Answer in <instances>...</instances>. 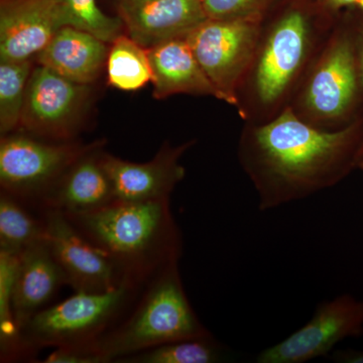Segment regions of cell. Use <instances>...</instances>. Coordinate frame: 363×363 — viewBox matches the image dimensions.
<instances>
[{
  "mask_svg": "<svg viewBox=\"0 0 363 363\" xmlns=\"http://www.w3.org/2000/svg\"><path fill=\"white\" fill-rule=\"evenodd\" d=\"M338 363H363V350H338L332 355Z\"/></svg>",
  "mask_w": 363,
  "mask_h": 363,
  "instance_id": "obj_27",
  "label": "cell"
},
{
  "mask_svg": "<svg viewBox=\"0 0 363 363\" xmlns=\"http://www.w3.org/2000/svg\"><path fill=\"white\" fill-rule=\"evenodd\" d=\"M133 312L92 342L107 362L186 339L210 337L189 302L178 262L145 284Z\"/></svg>",
  "mask_w": 363,
  "mask_h": 363,
  "instance_id": "obj_3",
  "label": "cell"
},
{
  "mask_svg": "<svg viewBox=\"0 0 363 363\" xmlns=\"http://www.w3.org/2000/svg\"><path fill=\"white\" fill-rule=\"evenodd\" d=\"M257 33V21L207 20L185 38L218 99L235 104L236 85L252 59Z\"/></svg>",
  "mask_w": 363,
  "mask_h": 363,
  "instance_id": "obj_6",
  "label": "cell"
},
{
  "mask_svg": "<svg viewBox=\"0 0 363 363\" xmlns=\"http://www.w3.org/2000/svg\"><path fill=\"white\" fill-rule=\"evenodd\" d=\"M360 166H362V168L363 169V161L360 162Z\"/></svg>",
  "mask_w": 363,
  "mask_h": 363,
  "instance_id": "obj_30",
  "label": "cell"
},
{
  "mask_svg": "<svg viewBox=\"0 0 363 363\" xmlns=\"http://www.w3.org/2000/svg\"><path fill=\"white\" fill-rule=\"evenodd\" d=\"M269 0H201L208 20L231 21L259 18Z\"/></svg>",
  "mask_w": 363,
  "mask_h": 363,
  "instance_id": "obj_25",
  "label": "cell"
},
{
  "mask_svg": "<svg viewBox=\"0 0 363 363\" xmlns=\"http://www.w3.org/2000/svg\"><path fill=\"white\" fill-rule=\"evenodd\" d=\"M357 85L354 60L350 45H337L315 74L307 94L310 108L324 116L345 111Z\"/></svg>",
  "mask_w": 363,
  "mask_h": 363,
  "instance_id": "obj_18",
  "label": "cell"
},
{
  "mask_svg": "<svg viewBox=\"0 0 363 363\" xmlns=\"http://www.w3.org/2000/svg\"><path fill=\"white\" fill-rule=\"evenodd\" d=\"M106 67L108 83L116 89L131 92L152 82L149 50L128 35H119L111 43Z\"/></svg>",
  "mask_w": 363,
  "mask_h": 363,
  "instance_id": "obj_20",
  "label": "cell"
},
{
  "mask_svg": "<svg viewBox=\"0 0 363 363\" xmlns=\"http://www.w3.org/2000/svg\"><path fill=\"white\" fill-rule=\"evenodd\" d=\"M352 131L318 130L286 109L253 133V164L262 211L303 199L337 179Z\"/></svg>",
  "mask_w": 363,
  "mask_h": 363,
  "instance_id": "obj_1",
  "label": "cell"
},
{
  "mask_svg": "<svg viewBox=\"0 0 363 363\" xmlns=\"http://www.w3.org/2000/svg\"><path fill=\"white\" fill-rule=\"evenodd\" d=\"M65 215L111 259L123 279L136 285H145L162 269L179 262L183 253L169 199L114 200L94 211Z\"/></svg>",
  "mask_w": 363,
  "mask_h": 363,
  "instance_id": "obj_2",
  "label": "cell"
},
{
  "mask_svg": "<svg viewBox=\"0 0 363 363\" xmlns=\"http://www.w3.org/2000/svg\"><path fill=\"white\" fill-rule=\"evenodd\" d=\"M188 145L172 147L164 145L147 162L124 161L102 152L101 162L111 178L116 200L147 202L169 199L177 184L185 177L179 160Z\"/></svg>",
  "mask_w": 363,
  "mask_h": 363,
  "instance_id": "obj_11",
  "label": "cell"
},
{
  "mask_svg": "<svg viewBox=\"0 0 363 363\" xmlns=\"http://www.w3.org/2000/svg\"><path fill=\"white\" fill-rule=\"evenodd\" d=\"M307 26L302 13H289L267 42L257 70V90L262 101L272 102L283 93L304 55Z\"/></svg>",
  "mask_w": 363,
  "mask_h": 363,
  "instance_id": "obj_15",
  "label": "cell"
},
{
  "mask_svg": "<svg viewBox=\"0 0 363 363\" xmlns=\"http://www.w3.org/2000/svg\"><path fill=\"white\" fill-rule=\"evenodd\" d=\"M335 6H343L348 4H357L358 0H331Z\"/></svg>",
  "mask_w": 363,
  "mask_h": 363,
  "instance_id": "obj_28",
  "label": "cell"
},
{
  "mask_svg": "<svg viewBox=\"0 0 363 363\" xmlns=\"http://www.w3.org/2000/svg\"><path fill=\"white\" fill-rule=\"evenodd\" d=\"M43 363H108L92 343L57 347Z\"/></svg>",
  "mask_w": 363,
  "mask_h": 363,
  "instance_id": "obj_26",
  "label": "cell"
},
{
  "mask_svg": "<svg viewBox=\"0 0 363 363\" xmlns=\"http://www.w3.org/2000/svg\"><path fill=\"white\" fill-rule=\"evenodd\" d=\"M60 4L66 26L85 30L106 44L123 35L121 18L105 14L97 0H60Z\"/></svg>",
  "mask_w": 363,
  "mask_h": 363,
  "instance_id": "obj_24",
  "label": "cell"
},
{
  "mask_svg": "<svg viewBox=\"0 0 363 363\" xmlns=\"http://www.w3.org/2000/svg\"><path fill=\"white\" fill-rule=\"evenodd\" d=\"M20 255L0 252V358L1 362L30 357L13 315V289Z\"/></svg>",
  "mask_w": 363,
  "mask_h": 363,
  "instance_id": "obj_21",
  "label": "cell"
},
{
  "mask_svg": "<svg viewBox=\"0 0 363 363\" xmlns=\"http://www.w3.org/2000/svg\"><path fill=\"white\" fill-rule=\"evenodd\" d=\"M63 26H67L60 0H2L0 62L37 57Z\"/></svg>",
  "mask_w": 363,
  "mask_h": 363,
  "instance_id": "obj_10",
  "label": "cell"
},
{
  "mask_svg": "<svg viewBox=\"0 0 363 363\" xmlns=\"http://www.w3.org/2000/svg\"><path fill=\"white\" fill-rule=\"evenodd\" d=\"M32 62H0V133L11 135L21 125Z\"/></svg>",
  "mask_w": 363,
  "mask_h": 363,
  "instance_id": "obj_23",
  "label": "cell"
},
{
  "mask_svg": "<svg viewBox=\"0 0 363 363\" xmlns=\"http://www.w3.org/2000/svg\"><path fill=\"white\" fill-rule=\"evenodd\" d=\"M118 9L128 35L147 49L185 39L208 20L201 0H121Z\"/></svg>",
  "mask_w": 363,
  "mask_h": 363,
  "instance_id": "obj_12",
  "label": "cell"
},
{
  "mask_svg": "<svg viewBox=\"0 0 363 363\" xmlns=\"http://www.w3.org/2000/svg\"><path fill=\"white\" fill-rule=\"evenodd\" d=\"M149 50L154 97L164 99L179 93L213 95L217 92L186 39L162 43Z\"/></svg>",
  "mask_w": 363,
  "mask_h": 363,
  "instance_id": "obj_17",
  "label": "cell"
},
{
  "mask_svg": "<svg viewBox=\"0 0 363 363\" xmlns=\"http://www.w3.org/2000/svg\"><path fill=\"white\" fill-rule=\"evenodd\" d=\"M101 143L87 150L67 169L38 206L64 214L86 213L114 200L113 186L101 162Z\"/></svg>",
  "mask_w": 363,
  "mask_h": 363,
  "instance_id": "obj_13",
  "label": "cell"
},
{
  "mask_svg": "<svg viewBox=\"0 0 363 363\" xmlns=\"http://www.w3.org/2000/svg\"><path fill=\"white\" fill-rule=\"evenodd\" d=\"M87 86L47 67H35L26 88L21 125L35 135L68 138L84 106Z\"/></svg>",
  "mask_w": 363,
  "mask_h": 363,
  "instance_id": "obj_9",
  "label": "cell"
},
{
  "mask_svg": "<svg viewBox=\"0 0 363 363\" xmlns=\"http://www.w3.org/2000/svg\"><path fill=\"white\" fill-rule=\"evenodd\" d=\"M47 240L43 216L37 218L21 200L2 191L0 195V252L21 255Z\"/></svg>",
  "mask_w": 363,
  "mask_h": 363,
  "instance_id": "obj_19",
  "label": "cell"
},
{
  "mask_svg": "<svg viewBox=\"0 0 363 363\" xmlns=\"http://www.w3.org/2000/svg\"><path fill=\"white\" fill-rule=\"evenodd\" d=\"M143 286L124 281L114 290L76 292L63 302L45 308L32 318L21 333L28 355L44 347L94 342L117 323Z\"/></svg>",
  "mask_w": 363,
  "mask_h": 363,
  "instance_id": "obj_4",
  "label": "cell"
},
{
  "mask_svg": "<svg viewBox=\"0 0 363 363\" xmlns=\"http://www.w3.org/2000/svg\"><path fill=\"white\" fill-rule=\"evenodd\" d=\"M357 4H359V6H362V9H363V0H358Z\"/></svg>",
  "mask_w": 363,
  "mask_h": 363,
  "instance_id": "obj_29",
  "label": "cell"
},
{
  "mask_svg": "<svg viewBox=\"0 0 363 363\" xmlns=\"http://www.w3.org/2000/svg\"><path fill=\"white\" fill-rule=\"evenodd\" d=\"M363 334V302L341 295L318 306L310 321L262 350L257 363H304L328 354L336 344Z\"/></svg>",
  "mask_w": 363,
  "mask_h": 363,
  "instance_id": "obj_7",
  "label": "cell"
},
{
  "mask_svg": "<svg viewBox=\"0 0 363 363\" xmlns=\"http://www.w3.org/2000/svg\"><path fill=\"white\" fill-rule=\"evenodd\" d=\"M222 348L213 336L162 344L119 358L116 363H215L220 362Z\"/></svg>",
  "mask_w": 363,
  "mask_h": 363,
  "instance_id": "obj_22",
  "label": "cell"
},
{
  "mask_svg": "<svg viewBox=\"0 0 363 363\" xmlns=\"http://www.w3.org/2000/svg\"><path fill=\"white\" fill-rule=\"evenodd\" d=\"M97 143L54 145L28 135H7L0 143L2 191L23 202L37 203L78 157Z\"/></svg>",
  "mask_w": 363,
  "mask_h": 363,
  "instance_id": "obj_5",
  "label": "cell"
},
{
  "mask_svg": "<svg viewBox=\"0 0 363 363\" xmlns=\"http://www.w3.org/2000/svg\"><path fill=\"white\" fill-rule=\"evenodd\" d=\"M108 56L106 43L73 26H63L37 56L39 65L89 85L99 77Z\"/></svg>",
  "mask_w": 363,
  "mask_h": 363,
  "instance_id": "obj_16",
  "label": "cell"
},
{
  "mask_svg": "<svg viewBox=\"0 0 363 363\" xmlns=\"http://www.w3.org/2000/svg\"><path fill=\"white\" fill-rule=\"evenodd\" d=\"M64 285H67L65 274L55 259L47 240L21 253L13 298L14 320L21 333Z\"/></svg>",
  "mask_w": 363,
  "mask_h": 363,
  "instance_id": "obj_14",
  "label": "cell"
},
{
  "mask_svg": "<svg viewBox=\"0 0 363 363\" xmlns=\"http://www.w3.org/2000/svg\"><path fill=\"white\" fill-rule=\"evenodd\" d=\"M42 216L52 255L65 274L67 285L75 292H107L128 281L111 259L94 247L65 214L43 210Z\"/></svg>",
  "mask_w": 363,
  "mask_h": 363,
  "instance_id": "obj_8",
  "label": "cell"
}]
</instances>
